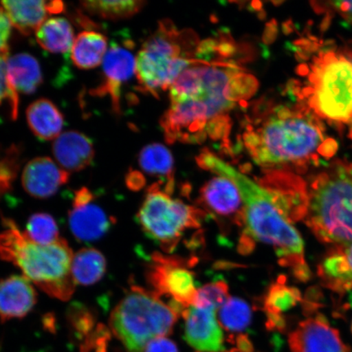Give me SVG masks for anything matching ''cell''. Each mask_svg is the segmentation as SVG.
Returning a JSON list of instances; mask_svg holds the SVG:
<instances>
[{
	"label": "cell",
	"instance_id": "cell-41",
	"mask_svg": "<svg viewBox=\"0 0 352 352\" xmlns=\"http://www.w3.org/2000/svg\"><path fill=\"white\" fill-rule=\"evenodd\" d=\"M351 330H352V324H351Z\"/></svg>",
	"mask_w": 352,
	"mask_h": 352
},
{
	"label": "cell",
	"instance_id": "cell-35",
	"mask_svg": "<svg viewBox=\"0 0 352 352\" xmlns=\"http://www.w3.org/2000/svg\"><path fill=\"white\" fill-rule=\"evenodd\" d=\"M8 57L0 56V105L4 100H8L11 108V117L16 120L19 114V100L12 95L8 80L7 63Z\"/></svg>",
	"mask_w": 352,
	"mask_h": 352
},
{
	"label": "cell",
	"instance_id": "cell-38",
	"mask_svg": "<svg viewBox=\"0 0 352 352\" xmlns=\"http://www.w3.org/2000/svg\"><path fill=\"white\" fill-rule=\"evenodd\" d=\"M144 184V179L138 171H131L126 176V184L131 189L142 188Z\"/></svg>",
	"mask_w": 352,
	"mask_h": 352
},
{
	"label": "cell",
	"instance_id": "cell-15",
	"mask_svg": "<svg viewBox=\"0 0 352 352\" xmlns=\"http://www.w3.org/2000/svg\"><path fill=\"white\" fill-rule=\"evenodd\" d=\"M200 199L210 212L230 218L236 226L244 228L243 201L231 179L223 175L210 179L201 189Z\"/></svg>",
	"mask_w": 352,
	"mask_h": 352
},
{
	"label": "cell",
	"instance_id": "cell-20",
	"mask_svg": "<svg viewBox=\"0 0 352 352\" xmlns=\"http://www.w3.org/2000/svg\"><path fill=\"white\" fill-rule=\"evenodd\" d=\"M8 80L13 96L19 100V94H32L43 82V74L38 61L28 54L8 57Z\"/></svg>",
	"mask_w": 352,
	"mask_h": 352
},
{
	"label": "cell",
	"instance_id": "cell-8",
	"mask_svg": "<svg viewBox=\"0 0 352 352\" xmlns=\"http://www.w3.org/2000/svg\"><path fill=\"white\" fill-rule=\"evenodd\" d=\"M179 316L155 293L132 286L111 312L109 329L126 352H144L149 342L173 332Z\"/></svg>",
	"mask_w": 352,
	"mask_h": 352
},
{
	"label": "cell",
	"instance_id": "cell-1",
	"mask_svg": "<svg viewBox=\"0 0 352 352\" xmlns=\"http://www.w3.org/2000/svg\"><path fill=\"white\" fill-rule=\"evenodd\" d=\"M206 56L176 79L170 87V107L161 126L167 142L201 144L208 138L226 142L230 113L245 107L258 82L234 61Z\"/></svg>",
	"mask_w": 352,
	"mask_h": 352
},
{
	"label": "cell",
	"instance_id": "cell-10",
	"mask_svg": "<svg viewBox=\"0 0 352 352\" xmlns=\"http://www.w3.org/2000/svg\"><path fill=\"white\" fill-rule=\"evenodd\" d=\"M147 280L153 292L167 296L171 301L187 309L195 305L197 289L195 276L182 259L153 254L147 272Z\"/></svg>",
	"mask_w": 352,
	"mask_h": 352
},
{
	"label": "cell",
	"instance_id": "cell-32",
	"mask_svg": "<svg viewBox=\"0 0 352 352\" xmlns=\"http://www.w3.org/2000/svg\"><path fill=\"white\" fill-rule=\"evenodd\" d=\"M72 333L82 342L94 331L96 318L90 310L82 306H72L68 312Z\"/></svg>",
	"mask_w": 352,
	"mask_h": 352
},
{
	"label": "cell",
	"instance_id": "cell-7",
	"mask_svg": "<svg viewBox=\"0 0 352 352\" xmlns=\"http://www.w3.org/2000/svg\"><path fill=\"white\" fill-rule=\"evenodd\" d=\"M299 96L318 118L331 122H352V57L342 52H321L309 65Z\"/></svg>",
	"mask_w": 352,
	"mask_h": 352
},
{
	"label": "cell",
	"instance_id": "cell-25",
	"mask_svg": "<svg viewBox=\"0 0 352 352\" xmlns=\"http://www.w3.org/2000/svg\"><path fill=\"white\" fill-rule=\"evenodd\" d=\"M138 162L144 173L162 179L164 191L169 195L173 192L174 160L168 148L161 144L146 145L140 152Z\"/></svg>",
	"mask_w": 352,
	"mask_h": 352
},
{
	"label": "cell",
	"instance_id": "cell-12",
	"mask_svg": "<svg viewBox=\"0 0 352 352\" xmlns=\"http://www.w3.org/2000/svg\"><path fill=\"white\" fill-rule=\"evenodd\" d=\"M89 189L83 187L74 193L69 224L73 235L79 241H96L107 234L114 223L100 206Z\"/></svg>",
	"mask_w": 352,
	"mask_h": 352
},
{
	"label": "cell",
	"instance_id": "cell-9",
	"mask_svg": "<svg viewBox=\"0 0 352 352\" xmlns=\"http://www.w3.org/2000/svg\"><path fill=\"white\" fill-rule=\"evenodd\" d=\"M204 211L173 199L160 184H153L138 213V221L149 239L167 252H173L184 232L201 226Z\"/></svg>",
	"mask_w": 352,
	"mask_h": 352
},
{
	"label": "cell",
	"instance_id": "cell-21",
	"mask_svg": "<svg viewBox=\"0 0 352 352\" xmlns=\"http://www.w3.org/2000/svg\"><path fill=\"white\" fill-rule=\"evenodd\" d=\"M30 130L39 140H56L61 134L64 116L56 105L47 99L34 101L26 109Z\"/></svg>",
	"mask_w": 352,
	"mask_h": 352
},
{
	"label": "cell",
	"instance_id": "cell-31",
	"mask_svg": "<svg viewBox=\"0 0 352 352\" xmlns=\"http://www.w3.org/2000/svg\"><path fill=\"white\" fill-rule=\"evenodd\" d=\"M228 285L226 281L219 280L197 289L195 305L200 307H221L230 298Z\"/></svg>",
	"mask_w": 352,
	"mask_h": 352
},
{
	"label": "cell",
	"instance_id": "cell-26",
	"mask_svg": "<svg viewBox=\"0 0 352 352\" xmlns=\"http://www.w3.org/2000/svg\"><path fill=\"white\" fill-rule=\"evenodd\" d=\"M35 35L39 46L51 54H67L74 41L73 26L63 17L44 21Z\"/></svg>",
	"mask_w": 352,
	"mask_h": 352
},
{
	"label": "cell",
	"instance_id": "cell-19",
	"mask_svg": "<svg viewBox=\"0 0 352 352\" xmlns=\"http://www.w3.org/2000/svg\"><path fill=\"white\" fill-rule=\"evenodd\" d=\"M323 284L334 292L352 289V241L337 245L329 250L318 267Z\"/></svg>",
	"mask_w": 352,
	"mask_h": 352
},
{
	"label": "cell",
	"instance_id": "cell-27",
	"mask_svg": "<svg viewBox=\"0 0 352 352\" xmlns=\"http://www.w3.org/2000/svg\"><path fill=\"white\" fill-rule=\"evenodd\" d=\"M107 261L94 248H83L74 254L72 274L76 285H91L102 279L107 272Z\"/></svg>",
	"mask_w": 352,
	"mask_h": 352
},
{
	"label": "cell",
	"instance_id": "cell-30",
	"mask_svg": "<svg viewBox=\"0 0 352 352\" xmlns=\"http://www.w3.org/2000/svg\"><path fill=\"white\" fill-rule=\"evenodd\" d=\"M30 240L39 245H51L60 239L56 220L50 214H34L28 219L24 232Z\"/></svg>",
	"mask_w": 352,
	"mask_h": 352
},
{
	"label": "cell",
	"instance_id": "cell-5",
	"mask_svg": "<svg viewBox=\"0 0 352 352\" xmlns=\"http://www.w3.org/2000/svg\"><path fill=\"white\" fill-rule=\"evenodd\" d=\"M199 44L195 33L179 32L170 21L161 22L136 56L138 89L155 98L169 90L180 74L206 58L197 54Z\"/></svg>",
	"mask_w": 352,
	"mask_h": 352
},
{
	"label": "cell",
	"instance_id": "cell-28",
	"mask_svg": "<svg viewBox=\"0 0 352 352\" xmlns=\"http://www.w3.org/2000/svg\"><path fill=\"white\" fill-rule=\"evenodd\" d=\"M82 6L91 15L105 20L117 21L129 19L142 10L143 1H95L87 0L81 2Z\"/></svg>",
	"mask_w": 352,
	"mask_h": 352
},
{
	"label": "cell",
	"instance_id": "cell-29",
	"mask_svg": "<svg viewBox=\"0 0 352 352\" xmlns=\"http://www.w3.org/2000/svg\"><path fill=\"white\" fill-rule=\"evenodd\" d=\"M219 324L230 332H241L252 320V311L248 303L237 298H230L219 308Z\"/></svg>",
	"mask_w": 352,
	"mask_h": 352
},
{
	"label": "cell",
	"instance_id": "cell-34",
	"mask_svg": "<svg viewBox=\"0 0 352 352\" xmlns=\"http://www.w3.org/2000/svg\"><path fill=\"white\" fill-rule=\"evenodd\" d=\"M109 328L103 324L96 325L94 331L82 342L81 352H107L108 342L111 338Z\"/></svg>",
	"mask_w": 352,
	"mask_h": 352
},
{
	"label": "cell",
	"instance_id": "cell-22",
	"mask_svg": "<svg viewBox=\"0 0 352 352\" xmlns=\"http://www.w3.org/2000/svg\"><path fill=\"white\" fill-rule=\"evenodd\" d=\"M301 294L297 288L286 285L284 276L267 290L263 300V310L267 316V327L281 329L285 327L284 312L296 307L301 301Z\"/></svg>",
	"mask_w": 352,
	"mask_h": 352
},
{
	"label": "cell",
	"instance_id": "cell-3",
	"mask_svg": "<svg viewBox=\"0 0 352 352\" xmlns=\"http://www.w3.org/2000/svg\"><path fill=\"white\" fill-rule=\"evenodd\" d=\"M196 160L201 168L231 179L239 188L245 220L239 248L241 252H252L255 241L270 245L281 266L289 267L299 280L309 279L311 272L305 261L302 237L276 204L271 192L208 149H204Z\"/></svg>",
	"mask_w": 352,
	"mask_h": 352
},
{
	"label": "cell",
	"instance_id": "cell-23",
	"mask_svg": "<svg viewBox=\"0 0 352 352\" xmlns=\"http://www.w3.org/2000/svg\"><path fill=\"white\" fill-rule=\"evenodd\" d=\"M4 11L14 28L22 34L36 32L47 16L51 15L48 1H6L1 2Z\"/></svg>",
	"mask_w": 352,
	"mask_h": 352
},
{
	"label": "cell",
	"instance_id": "cell-17",
	"mask_svg": "<svg viewBox=\"0 0 352 352\" xmlns=\"http://www.w3.org/2000/svg\"><path fill=\"white\" fill-rule=\"evenodd\" d=\"M37 293L25 276H12L0 280V320L21 319L36 305Z\"/></svg>",
	"mask_w": 352,
	"mask_h": 352
},
{
	"label": "cell",
	"instance_id": "cell-36",
	"mask_svg": "<svg viewBox=\"0 0 352 352\" xmlns=\"http://www.w3.org/2000/svg\"><path fill=\"white\" fill-rule=\"evenodd\" d=\"M12 23L3 7H0V56L8 57Z\"/></svg>",
	"mask_w": 352,
	"mask_h": 352
},
{
	"label": "cell",
	"instance_id": "cell-16",
	"mask_svg": "<svg viewBox=\"0 0 352 352\" xmlns=\"http://www.w3.org/2000/svg\"><path fill=\"white\" fill-rule=\"evenodd\" d=\"M69 174L50 157H39L30 161L22 173V186L29 195L45 199L56 195L68 182Z\"/></svg>",
	"mask_w": 352,
	"mask_h": 352
},
{
	"label": "cell",
	"instance_id": "cell-18",
	"mask_svg": "<svg viewBox=\"0 0 352 352\" xmlns=\"http://www.w3.org/2000/svg\"><path fill=\"white\" fill-rule=\"evenodd\" d=\"M52 153L61 168L80 171L91 164L95 149L91 140L81 132L69 131L61 133L52 144Z\"/></svg>",
	"mask_w": 352,
	"mask_h": 352
},
{
	"label": "cell",
	"instance_id": "cell-14",
	"mask_svg": "<svg viewBox=\"0 0 352 352\" xmlns=\"http://www.w3.org/2000/svg\"><path fill=\"white\" fill-rule=\"evenodd\" d=\"M214 307L191 306L183 312L184 338L197 352H222L223 333Z\"/></svg>",
	"mask_w": 352,
	"mask_h": 352
},
{
	"label": "cell",
	"instance_id": "cell-11",
	"mask_svg": "<svg viewBox=\"0 0 352 352\" xmlns=\"http://www.w3.org/2000/svg\"><path fill=\"white\" fill-rule=\"evenodd\" d=\"M132 47L131 41L124 44L113 43L103 60V81L90 92L98 98L109 96L117 116L122 112V87L135 74L136 58Z\"/></svg>",
	"mask_w": 352,
	"mask_h": 352
},
{
	"label": "cell",
	"instance_id": "cell-37",
	"mask_svg": "<svg viewBox=\"0 0 352 352\" xmlns=\"http://www.w3.org/2000/svg\"><path fill=\"white\" fill-rule=\"evenodd\" d=\"M144 352H179L173 341L166 337L155 338L145 347Z\"/></svg>",
	"mask_w": 352,
	"mask_h": 352
},
{
	"label": "cell",
	"instance_id": "cell-4",
	"mask_svg": "<svg viewBox=\"0 0 352 352\" xmlns=\"http://www.w3.org/2000/svg\"><path fill=\"white\" fill-rule=\"evenodd\" d=\"M6 230L0 232V258L19 267L23 276L44 293L59 300H69L76 284L72 274L74 254L67 241L35 243L15 223L4 219Z\"/></svg>",
	"mask_w": 352,
	"mask_h": 352
},
{
	"label": "cell",
	"instance_id": "cell-2",
	"mask_svg": "<svg viewBox=\"0 0 352 352\" xmlns=\"http://www.w3.org/2000/svg\"><path fill=\"white\" fill-rule=\"evenodd\" d=\"M241 144L264 171H301L336 151L314 113L307 107L258 102L245 118Z\"/></svg>",
	"mask_w": 352,
	"mask_h": 352
},
{
	"label": "cell",
	"instance_id": "cell-24",
	"mask_svg": "<svg viewBox=\"0 0 352 352\" xmlns=\"http://www.w3.org/2000/svg\"><path fill=\"white\" fill-rule=\"evenodd\" d=\"M108 51V39L95 30H85L74 38L72 48V60L81 69L98 67Z\"/></svg>",
	"mask_w": 352,
	"mask_h": 352
},
{
	"label": "cell",
	"instance_id": "cell-6",
	"mask_svg": "<svg viewBox=\"0 0 352 352\" xmlns=\"http://www.w3.org/2000/svg\"><path fill=\"white\" fill-rule=\"evenodd\" d=\"M305 221L318 239L327 244L352 241V164H340L323 171L308 188Z\"/></svg>",
	"mask_w": 352,
	"mask_h": 352
},
{
	"label": "cell",
	"instance_id": "cell-40",
	"mask_svg": "<svg viewBox=\"0 0 352 352\" xmlns=\"http://www.w3.org/2000/svg\"><path fill=\"white\" fill-rule=\"evenodd\" d=\"M253 350H242V349H239V347H237V349H232L230 351H227V352H252ZM222 352H224V351H222Z\"/></svg>",
	"mask_w": 352,
	"mask_h": 352
},
{
	"label": "cell",
	"instance_id": "cell-13",
	"mask_svg": "<svg viewBox=\"0 0 352 352\" xmlns=\"http://www.w3.org/2000/svg\"><path fill=\"white\" fill-rule=\"evenodd\" d=\"M289 345L292 352H349L340 332L322 315L299 323L289 334Z\"/></svg>",
	"mask_w": 352,
	"mask_h": 352
},
{
	"label": "cell",
	"instance_id": "cell-33",
	"mask_svg": "<svg viewBox=\"0 0 352 352\" xmlns=\"http://www.w3.org/2000/svg\"><path fill=\"white\" fill-rule=\"evenodd\" d=\"M20 148L12 145L0 158V196L12 188L20 166Z\"/></svg>",
	"mask_w": 352,
	"mask_h": 352
},
{
	"label": "cell",
	"instance_id": "cell-39",
	"mask_svg": "<svg viewBox=\"0 0 352 352\" xmlns=\"http://www.w3.org/2000/svg\"><path fill=\"white\" fill-rule=\"evenodd\" d=\"M334 10L341 13L346 19L352 20V1L331 3Z\"/></svg>",
	"mask_w": 352,
	"mask_h": 352
}]
</instances>
